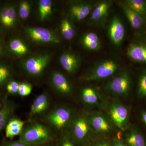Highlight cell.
<instances>
[{"mask_svg": "<svg viewBox=\"0 0 146 146\" xmlns=\"http://www.w3.org/2000/svg\"><path fill=\"white\" fill-rule=\"evenodd\" d=\"M52 85L56 91L62 95L67 96L72 92V86L65 76L60 72H53L50 77Z\"/></svg>", "mask_w": 146, "mask_h": 146, "instance_id": "12", "label": "cell"}, {"mask_svg": "<svg viewBox=\"0 0 146 146\" xmlns=\"http://www.w3.org/2000/svg\"><path fill=\"white\" fill-rule=\"evenodd\" d=\"M60 64L65 71L69 74H74L80 65V58L76 54L67 52L62 54L59 57Z\"/></svg>", "mask_w": 146, "mask_h": 146, "instance_id": "13", "label": "cell"}, {"mask_svg": "<svg viewBox=\"0 0 146 146\" xmlns=\"http://www.w3.org/2000/svg\"><path fill=\"white\" fill-rule=\"evenodd\" d=\"M19 141L29 145H39L52 138L50 130L42 124H33L23 129Z\"/></svg>", "mask_w": 146, "mask_h": 146, "instance_id": "1", "label": "cell"}, {"mask_svg": "<svg viewBox=\"0 0 146 146\" xmlns=\"http://www.w3.org/2000/svg\"><path fill=\"white\" fill-rule=\"evenodd\" d=\"M20 83L16 81H11L9 82L7 85L6 89L9 94H18Z\"/></svg>", "mask_w": 146, "mask_h": 146, "instance_id": "31", "label": "cell"}, {"mask_svg": "<svg viewBox=\"0 0 146 146\" xmlns=\"http://www.w3.org/2000/svg\"><path fill=\"white\" fill-rule=\"evenodd\" d=\"M93 7L91 4L80 2L73 4L69 9L70 15L77 21H81L87 17L92 11Z\"/></svg>", "mask_w": 146, "mask_h": 146, "instance_id": "14", "label": "cell"}, {"mask_svg": "<svg viewBox=\"0 0 146 146\" xmlns=\"http://www.w3.org/2000/svg\"><path fill=\"white\" fill-rule=\"evenodd\" d=\"M9 47L12 52L19 56L26 54L29 51L25 43L19 38L11 39L9 44Z\"/></svg>", "mask_w": 146, "mask_h": 146, "instance_id": "23", "label": "cell"}, {"mask_svg": "<svg viewBox=\"0 0 146 146\" xmlns=\"http://www.w3.org/2000/svg\"><path fill=\"white\" fill-rule=\"evenodd\" d=\"M11 111L10 108L8 106L5 105L0 110V121L4 119L8 115H11Z\"/></svg>", "mask_w": 146, "mask_h": 146, "instance_id": "33", "label": "cell"}, {"mask_svg": "<svg viewBox=\"0 0 146 146\" xmlns=\"http://www.w3.org/2000/svg\"><path fill=\"white\" fill-rule=\"evenodd\" d=\"M145 41H146V36H145Z\"/></svg>", "mask_w": 146, "mask_h": 146, "instance_id": "40", "label": "cell"}, {"mask_svg": "<svg viewBox=\"0 0 146 146\" xmlns=\"http://www.w3.org/2000/svg\"><path fill=\"white\" fill-rule=\"evenodd\" d=\"M91 146H111L107 142L105 141H101L96 142Z\"/></svg>", "mask_w": 146, "mask_h": 146, "instance_id": "37", "label": "cell"}, {"mask_svg": "<svg viewBox=\"0 0 146 146\" xmlns=\"http://www.w3.org/2000/svg\"><path fill=\"white\" fill-rule=\"evenodd\" d=\"M3 48L2 46V44L0 40V56L2 54Z\"/></svg>", "mask_w": 146, "mask_h": 146, "instance_id": "39", "label": "cell"}, {"mask_svg": "<svg viewBox=\"0 0 146 146\" xmlns=\"http://www.w3.org/2000/svg\"><path fill=\"white\" fill-rule=\"evenodd\" d=\"M11 115H8L7 117H6L4 119H3L1 121H0V131L2 130L4 127H5L9 121L10 119Z\"/></svg>", "mask_w": 146, "mask_h": 146, "instance_id": "35", "label": "cell"}, {"mask_svg": "<svg viewBox=\"0 0 146 146\" xmlns=\"http://www.w3.org/2000/svg\"><path fill=\"white\" fill-rule=\"evenodd\" d=\"M39 145H29L23 143L20 141H17V142H13L5 146H38Z\"/></svg>", "mask_w": 146, "mask_h": 146, "instance_id": "36", "label": "cell"}, {"mask_svg": "<svg viewBox=\"0 0 146 146\" xmlns=\"http://www.w3.org/2000/svg\"><path fill=\"white\" fill-rule=\"evenodd\" d=\"M25 122L19 119H13L6 126L5 135L7 138H12L20 135L23 129Z\"/></svg>", "mask_w": 146, "mask_h": 146, "instance_id": "20", "label": "cell"}, {"mask_svg": "<svg viewBox=\"0 0 146 146\" xmlns=\"http://www.w3.org/2000/svg\"><path fill=\"white\" fill-rule=\"evenodd\" d=\"M72 117V112L68 108L61 106L56 108L48 116L49 122L57 129L65 127Z\"/></svg>", "mask_w": 146, "mask_h": 146, "instance_id": "8", "label": "cell"}, {"mask_svg": "<svg viewBox=\"0 0 146 146\" xmlns=\"http://www.w3.org/2000/svg\"><path fill=\"white\" fill-rule=\"evenodd\" d=\"M110 38L114 45L120 46L125 35V29L122 22L117 16L112 18L108 27Z\"/></svg>", "mask_w": 146, "mask_h": 146, "instance_id": "11", "label": "cell"}, {"mask_svg": "<svg viewBox=\"0 0 146 146\" xmlns=\"http://www.w3.org/2000/svg\"><path fill=\"white\" fill-rule=\"evenodd\" d=\"M121 5L125 15L133 29L140 30L143 27L146 21L142 16L129 8L124 3L121 4Z\"/></svg>", "mask_w": 146, "mask_h": 146, "instance_id": "15", "label": "cell"}, {"mask_svg": "<svg viewBox=\"0 0 146 146\" xmlns=\"http://www.w3.org/2000/svg\"><path fill=\"white\" fill-rule=\"evenodd\" d=\"M31 9V5L29 2L23 1L20 4L19 7V15L23 20L27 19L30 15Z\"/></svg>", "mask_w": 146, "mask_h": 146, "instance_id": "28", "label": "cell"}, {"mask_svg": "<svg viewBox=\"0 0 146 146\" xmlns=\"http://www.w3.org/2000/svg\"><path fill=\"white\" fill-rule=\"evenodd\" d=\"M82 42L84 46L90 50H97L100 47L99 38L95 33L89 32L84 35Z\"/></svg>", "mask_w": 146, "mask_h": 146, "instance_id": "22", "label": "cell"}, {"mask_svg": "<svg viewBox=\"0 0 146 146\" xmlns=\"http://www.w3.org/2000/svg\"><path fill=\"white\" fill-rule=\"evenodd\" d=\"M49 99L46 93H43L36 97L31 108V115H38L45 112L49 106Z\"/></svg>", "mask_w": 146, "mask_h": 146, "instance_id": "19", "label": "cell"}, {"mask_svg": "<svg viewBox=\"0 0 146 146\" xmlns=\"http://www.w3.org/2000/svg\"><path fill=\"white\" fill-rule=\"evenodd\" d=\"M124 140L127 146H146V139L143 133L135 128L129 131Z\"/></svg>", "mask_w": 146, "mask_h": 146, "instance_id": "18", "label": "cell"}, {"mask_svg": "<svg viewBox=\"0 0 146 146\" xmlns=\"http://www.w3.org/2000/svg\"><path fill=\"white\" fill-rule=\"evenodd\" d=\"M111 146H127L119 138H115L113 139Z\"/></svg>", "mask_w": 146, "mask_h": 146, "instance_id": "34", "label": "cell"}, {"mask_svg": "<svg viewBox=\"0 0 146 146\" xmlns=\"http://www.w3.org/2000/svg\"><path fill=\"white\" fill-rule=\"evenodd\" d=\"M17 14L15 6L7 4L0 8V29L8 30L16 25Z\"/></svg>", "mask_w": 146, "mask_h": 146, "instance_id": "9", "label": "cell"}, {"mask_svg": "<svg viewBox=\"0 0 146 146\" xmlns=\"http://www.w3.org/2000/svg\"><path fill=\"white\" fill-rule=\"evenodd\" d=\"M110 3L107 1L102 2L92 11L90 21L94 24L101 23L107 17L110 7Z\"/></svg>", "mask_w": 146, "mask_h": 146, "instance_id": "17", "label": "cell"}, {"mask_svg": "<svg viewBox=\"0 0 146 146\" xmlns=\"http://www.w3.org/2000/svg\"><path fill=\"white\" fill-rule=\"evenodd\" d=\"M127 55L133 61L146 63V44H132L127 49Z\"/></svg>", "mask_w": 146, "mask_h": 146, "instance_id": "16", "label": "cell"}, {"mask_svg": "<svg viewBox=\"0 0 146 146\" xmlns=\"http://www.w3.org/2000/svg\"><path fill=\"white\" fill-rule=\"evenodd\" d=\"M137 96L141 99L146 98V69L139 76L137 89Z\"/></svg>", "mask_w": 146, "mask_h": 146, "instance_id": "27", "label": "cell"}, {"mask_svg": "<svg viewBox=\"0 0 146 146\" xmlns=\"http://www.w3.org/2000/svg\"></svg>", "mask_w": 146, "mask_h": 146, "instance_id": "41", "label": "cell"}, {"mask_svg": "<svg viewBox=\"0 0 146 146\" xmlns=\"http://www.w3.org/2000/svg\"><path fill=\"white\" fill-rule=\"evenodd\" d=\"M141 117L143 122L146 126V110H143L141 112Z\"/></svg>", "mask_w": 146, "mask_h": 146, "instance_id": "38", "label": "cell"}, {"mask_svg": "<svg viewBox=\"0 0 146 146\" xmlns=\"http://www.w3.org/2000/svg\"><path fill=\"white\" fill-rule=\"evenodd\" d=\"M88 119L90 127L97 133L106 134L112 130V126L109 121L100 113H93Z\"/></svg>", "mask_w": 146, "mask_h": 146, "instance_id": "10", "label": "cell"}, {"mask_svg": "<svg viewBox=\"0 0 146 146\" xmlns=\"http://www.w3.org/2000/svg\"><path fill=\"white\" fill-rule=\"evenodd\" d=\"M82 101L84 104L89 106L98 104L99 102V97L96 91L91 87L83 88L81 91Z\"/></svg>", "mask_w": 146, "mask_h": 146, "instance_id": "21", "label": "cell"}, {"mask_svg": "<svg viewBox=\"0 0 146 146\" xmlns=\"http://www.w3.org/2000/svg\"><path fill=\"white\" fill-rule=\"evenodd\" d=\"M28 36L33 42L38 43L57 44L60 39L52 31L39 27H29L25 29Z\"/></svg>", "mask_w": 146, "mask_h": 146, "instance_id": "7", "label": "cell"}, {"mask_svg": "<svg viewBox=\"0 0 146 146\" xmlns=\"http://www.w3.org/2000/svg\"><path fill=\"white\" fill-rule=\"evenodd\" d=\"M119 68V63L115 60L108 59L97 64L86 77L87 81H95L111 76Z\"/></svg>", "mask_w": 146, "mask_h": 146, "instance_id": "3", "label": "cell"}, {"mask_svg": "<svg viewBox=\"0 0 146 146\" xmlns=\"http://www.w3.org/2000/svg\"><path fill=\"white\" fill-rule=\"evenodd\" d=\"M60 29L63 37L66 40H71L75 36L76 31L74 27L70 21L66 18L61 21Z\"/></svg>", "mask_w": 146, "mask_h": 146, "instance_id": "26", "label": "cell"}, {"mask_svg": "<svg viewBox=\"0 0 146 146\" xmlns=\"http://www.w3.org/2000/svg\"><path fill=\"white\" fill-rule=\"evenodd\" d=\"M57 146H77L72 139L68 136H63L59 139Z\"/></svg>", "mask_w": 146, "mask_h": 146, "instance_id": "32", "label": "cell"}, {"mask_svg": "<svg viewBox=\"0 0 146 146\" xmlns=\"http://www.w3.org/2000/svg\"><path fill=\"white\" fill-rule=\"evenodd\" d=\"M39 17L43 21L49 17L52 14V1L51 0H40L39 2Z\"/></svg>", "mask_w": 146, "mask_h": 146, "instance_id": "25", "label": "cell"}, {"mask_svg": "<svg viewBox=\"0 0 146 146\" xmlns=\"http://www.w3.org/2000/svg\"><path fill=\"white\" fill-rule=\"evenodd\" d=\"M72 122V139L76 145H82L88 139L91 127L88 119L82 115H79L74 119Z\"/></svg>", "mask_w": 146, "mask_h": 146, "instance_id": "4", "label": "cell"}, {"mask_svg": "<svg viewBox=\"0 0 146 146\" xmlns=\"http://www.w3.org/2000/svg\"><path fill=\"white\" fill-rule=\"evenodd\" d=\"M124 3L139 14L146 21V1L127 0Z\"/></svg>", "mask_w": 146, "mask_h": 146, "instance_id": "24", "label": "cell"}, {"mask_svg": "<svg viewBox=\"0 0 146 146\" xmlns=\"http://www.w3.org/2000/svg\"><path fill=\"white\" fill-rule=\"evenodd\" d=\"M11 75V70L9 66L0 64V85L5 83Z\"/></svg>", "mask_w": 146, "mask_h": 146, "instance_id": "29", "label": "cell"}, {"mask_svg": "<svg viewBox=\"0 0 146 146\" xmlns=\"http://www.w3.org/2000/svg\"><path fill=\"white\" fill-rule=\"evenodd\" d=\"M131 84V77L128 71L121 72L108 83L106 90L113 95L127 96L129 94Z\"/></svg>", "mask_w": 146, "mask_h": 146, "instance_id": "2", "label": "cell"}, {"mask_svg": "<svg viewBox=\"0 0 146 146\" xmlns=\"http://www.w3.org/2000/svg\"><path fill=\"white\" fill-rule=\"evenodd\" d=\"M50 60V55L40 54L27 58L24 61L23 67L30 75L38 76L42 74Z\"/></svg>", "mask_w": 146, "mask_h": 146, "instance_id": "5", "label": "cell"}, {"mask_svg": "<svg viewBox=\"0 0 146 146\" xmlns=\"http://www.w3.org/2000/svg\"><path fill=\"white\" fill-rule=\"evenodd\" d=\"M108 113L115 126L120 129L125 128L129 119V112L127 108L120 103L114 102L110 105Z\"/></svg>", "mask_w": 146, "mask_h": 146, "instance_id": "6", "label": "cell"}, {"mask_svg": "<svg viewBox=\"0 0 146 146\" xmlns=\"http://www.w3.org/2000/svg\"><path fill=\"white\" fill-rule=\"evenodd\" d=\"M32 86L28 83L22 82L20 83L18 94L22 97H26L31 94Z\"/></svg>", "mask_w": 146, "mask_h": 146, "instance_id": "30", "label": "cell"}]
</instances>
